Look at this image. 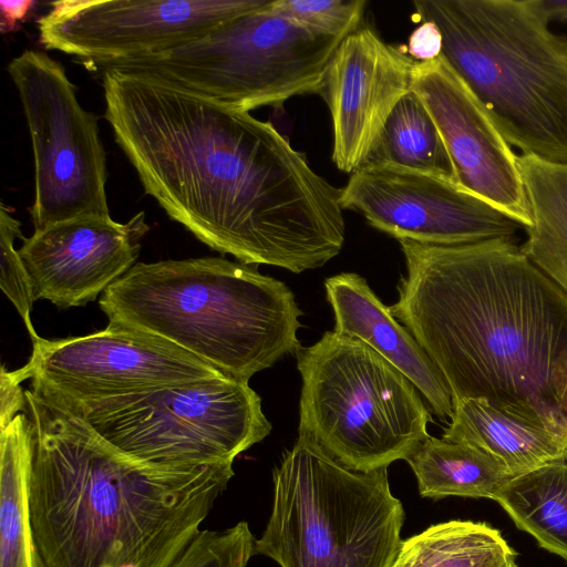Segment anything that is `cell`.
<instances>
[{
	"mask_svg": "<svg viewBox=\"0 0 567 567\" xmlns=\"http://www.w3.org/2000/svg\"><path fill=\"white\" fill-rule=\"evenodd\" d=\"M105 118L147 195L212 249L299 274L342 249V188L268 122L145 73L100 71Z\"/></svg>",
	"mask_w": 567,
	"mask_h": 567,
	"instance_id": "1",
	"label": "cell"
},
{
	"mask_svg": "<svg viewBox=\"0 0 567 567\" xmlns=\"http://www.w3.org/2000/svg\"><path fill=\"white\" fill-rule=\"evenodd\" d=\"M391 312L449 384L567 440V295L513 239L399 240Z\"/></svg>",
	"mask_w": 567,
	"mask_h": 567,
	"instance_id": "2",
	"label": "cell"
},
{
	"mask_svg": "<svg viewBox=\"0 0 567 567\" xmlns=\"http://www.w3.org/2000/svg\"><path fill=\"white\" fill-rule=\"evenodd\" d=\"M25 398L35 427L30 515L42 567H172L226 489L233 463L142 461L31 390Z\"/></svg>",
	"mask_w": 567,
	"mask_h": 567,
	"instance_id": "3",
	"label": "cell"
},
{
	"mask_svg": "<svg viewBox=\"0 0 567 567\" xmlns=\"http://www.w3.org/2000/svg\"><path fill=\"white\" fill-rule=\"evenodd\" d=\"M109 321L158 336L249 382L300 349L293 292L257 265L221 257L136 262L99 300Z\"/></svg>",
	"mask_w": 567,
	"mask_h": 567,
	"instance_id": "4",
	"label": "cell"
},
{
	"mask_svg": "<svg viewBox=\"0 0 567 567\" xmlns=\"http://www.w3.org/2000/svg\"><path fill=\"white\" fill-rule=\"evenodd\" d=\"M442 56L523 155L567 164V37L536 0H417Z\"/></svg>",
	"mask_w": 567,
	"mask_h": 567,
	"instance_id": "5",
	"label": "cell"
},
{
	"mask_svg": "<svg viewBox=\"0 0 567 567\" xmlns=\"http://www.w3.org/2000/svg\"><path fill=\"white\" fill-rule=\"evenodd\" d=\"M274 505L255 554L281 567H391L402 503L386 468L351 470L303 434L274 471Z\"/></svg>",
	"mask_w": 567,
	"mask_h": 567,
	"instance_id": "6",
	"label": "cell"
},
{
	"mask_svg": "<svg viewBox=\"0 0 567 567\" xmlns=\"http://www.w3.org/2000/svg\"><path fill=\"white\" fill-rule=\"evenodd\" d=\"M296 354L298 433L342 465L386 468L430 436L431 414L417 388L365 343L327 331Z\"/></svg>",
	"mask_w": 567,
	"mask_h": 567,
	"instance_id": "7",
	"label": "cell"
},
{
	"mask_svg": "<svg viewBox=\"0 0 567 567\" xmlns=\"http://www.w3.org/2000/svg\"><path fill=\"white\" fill-rule=\"evenodd\" d=\"M344 38L318 32L271 9L224 23L181 47L100 65L161 78L249 112L320 93L326 69Z\"/></svg>",
	"mask_w": 567,
	"mask_h": 567,
	"instance_id": "8",
	"label": "cell"
},
{
	"mask_svg": "<svg viewBox=\"0 0 567 567\" xmlns=\"http://www.w3.org/2000/svg\"><path fill=\"white\" fill-rule=\"evenodd\" d=\"M61 409L124 453L158 464L233 463L271 431L248 382L225 375Z\"/></svg>",
	"mask_w": 567,
	"mask_h": 567,
	"instance_id": "9",
	"label": "cell"
},
{
	"mask_svg": "<svg viewBox=\"0 0 567 567\" xmlns=\"http://www.w3.org/2000/svg\"><path fill=\"white\" fill-rule=\"evenodd\" d=\"M34 159V230L83 216H110L106 156L96 116L84 110L63 65L25 50L8 65Z\"/></svg>",
	"mask_w": 567,
	"mask_h": 567,
	"instance_id": "10",
	"label": "cell"
},
{
	"mask_svg": "<svg viewBox=\"0 0 567 567\" xmlns=\"http://www.w3.org/2000/svg\"><path fill=\"white\" fill-rule=\"evenodd\" d=\"M31 392L60 408L227 377L158 336L109 321L89 336L32 341Z\"/></svg>",
	"mask_w": 567,
	"mask_h": 567,
	"instance_id": "11",
	"label": "cell"
},
{
	"mask_svg": "<svg viewBox=\"0 0 567 567\" xmlns=\"http://www.w3.org/2000/svg\"><path fill=\"white\" fill-rule=\"evenodd\" d=\"M274 0H61L40 18L48 50L73 55L91 71L100 65L171 50Z\"/></svg>",
	"mask_w": 567,
	"mask_h": 567,
	"instance_id": "12",
	"label": "cell"
},
{
	"mask_svg": "<svg viewBox=\"0 0 567 567\" xmlns=\"http://www.w3.org/2000/svg\"><path fill=\"white\" fill-rule=\"evenodd\" d=\"M341 206L398 240L463 245L515 240L524 226L456 181L392 164H365L342 188Z\"/></svg>",
	"mask_w": 567,
	"mask_h": 567,
	"instance_id": "13",
	"label": "cell"
},
{
	"mask_svg": "<svg viewBox=\"0 0 567 567\" xmlns=\"http://www.w3.org/2000/svg\"><path fill=\"white\" fill-rule=\"evenodd\" d=\"M412 91L440 132L457 183L527 229L532 216L517 156L442 54L417 61Z\"/></svg>",
	"mask_w": 567,
	"mask_h": 567,
	"instance_id": "14",
	"label": "cell"
},
{
	"mask_svg": "<svg viewBox=\"0 0 567 567\" xmlns=\"http://www.w3.org/2000/svg\"><path fill=\"white\" fill-rule=\"evenodd\" d=\"M148 231L144 212L126 223L90 215L34 230L18 251L37 300L66 309L95 300L124 276Z\"/></svg>",
	"mask_w": 567,
	"mask_h": 567,
	"instance_id": "15",
	"label": "cell"
},
{
	"mask_svg": "<svg viewBox=\"0 0 567 567\" xmlns=\"http://www.w3.org/2000/svg\"><path fill=\"white\" fill-rule=\"evenodd\" d=\"M370 28L346 37L333 53L319 94L333 126L332 161L344 173L360 168L396 103L412 91L416 60Z\"/></svg>",
	"mask_w": 567,
	"mask_h": 567,
	"instance_id": "16",
	"label": "cell"
},
{
	"mask_svg": "<svg viewBox=\"0 0 567 567\" xmlns=\"http://www.w3.org/2000/svg\"><path fill=\"white\" fill-rule=\"evenodd\" d=\"M327 300L334 315L333 331L369 346L399 369L442 420L453 413V396L442 373L411 332L398 322L390 307L367 280L342 272L324 281Z\"/></svg>",
	"mask_w": 567,
	"mask_h": 567,
	"instance_id": "17",
	"label": "cell"
},
{
	"mask_svg": "<svg viewBox=\"0 0 567 567\" xmlns=\"http://www.w3.org/2000/svg\"><path fill=\"white\" fill-rule=\"evenodd\" d=\"M442 439L466 443L483 451L509 477L567 458L566 439L478 399L453 400V413Z\"/></svg>",
	"mask_w": 567,
	"mask_h": 567,
	"instance_id": "18",
	"label": "cell"
},
{
	"mask_svg": "<svg viewBox=\"0 0 567 567\" xmlns=\"http://www.w3.org/2000/svg\"><path fill=\"white\" fill-rule=\"evenodd\" d=\"M0 430V567H42L29 501L34 423L19 413Z\"/></svg>",
	"mask_w": 567,
	"mask_h": 567,
	"instance_id": "19",
	"label": "cell"
},
{
	"mask_svg": "<svg viewBox=\"0 0 567 567\" xmlns=\"http://www.w3.org/2000/svg\"><path fill=\"white\" fill-rule=\"evenodd\" d=\"M532 225L524 254L567 295V164L517 156Z\"/></svg>",
	"mask_w": 567,
	"mask_h": 567,
	"instance_id": "20",
	"label": "cell"
},
{
	"mask_svg": "<svg viewBox=\"0 0 567 567\" xmlns=\"http://www.w3.org/2000/svg\"><path fill=\"white\" fill-rule=\"evenodd\" d=\"M494 501L519 529L567 561V458L511 477Z\"/></svg>",
	"mask_w": 567,
	"mask_h": 567,
	"instance_id": "21",
	"label": "cell"
},
{
	"mask_svg": "<svg viewBox=\"0 0 567 567\" xmlns=\"http://www.w3.org/2000/svg\"><path fill=\"white\" fill-rule=\"evenodd\" d=\"M419 492L433 499L446 496L494 499L511 478L489 455L466 443L429 436L405 458Z\"/></svg>",
	"mask_w": 567,
	"mask_h": 567,
	"instance_id": "22",
	"label": "cell"
},
{
	"mask_svg": "<svg viewBox=\"0 0 567 567\" xmlns=\"http://www.w3.org/2000/svg\"><path fill=\"white\" fill-rule=\"evenodd\" d=\"M515 556L496 528L455 519L402 540L391 567H502Z\"/></svg>",
	"mask_w": 567,
	"mask_h": 567,
	"instance_id": "23",
	"label": "cell"
},
{
	"mask_svg": "<svg viewBox=\"0 0 567 567\" xmlns=\"http://www.w3.org/2000/svg\"><path fill=\"white\" fill-rule=\"evenodd\" d=\"M365 164H392L456 181L440 132L424 103L413 91L392 110Z\"/></svg>",
	"mask_w": 567,
	"mask_h": 567,
	"instance_id": "24",
	"label": "cell"
},
{
	"mask_svg": "<svg viewBox=\"0 0 567 567\" xmlns=\"http://www.w3.org/2000/svg\"><path fill=\"white\" fill-rule=\"evenodd\" d=\"M246 522L224 530H200L172 567H246L255 554Z\"/></svg>",
	"mask_w": 567,
	"mask_h": 567,
	"instance_id": "25",
	"label": "cell"
},
{
	"mask_svg": "<svg viewBox=\"0 0 567 567\" xmlns=\"http://www.w3.org/2000/svg\"><path fill=\"white\" fill-rule=\"evenodd\" d=\"M17 238L24 239L21 224L10 214V208L1 203L0 207V246L1 277L0 286L22 318L31 340L39 338L30 315L37 300L27 268L14 248Z\"/></svg>",
	"mask_w": 567,
	"mask_h": 567,
	"instance_id": "26",
	"label": "cell"
},
{
	"mask_svg": "<svg viewBox=\"0 0 567 567\" xmlns=\"http://www.w3.org/2000/svg\"><path fill=\"white\" fill-rule=\"evenodd\" d=\"M364 0H274L271 9L326 34L346 38L359 29Z\"/></svg>",
	"mask_w": 567,
	"mask_h": 567,
	"instance_id": "27",
	"label": "cell"
},
{
	"mask_svg": "<svg viewBox=\"0 0 567 567\" xmlns=\"http://www.w3.org/2000/svg\"><path fill=\"white\" fill-rule=\"evenodd\" d=\"M28 379L24 367L9 371L4 365L0 374V429L7 426L16 415L27 412L25 391L21 383Z\"/></svg>",
	"mask_w": 567,
	"mask_h": 567,
	"instance_id": "28",
	"label": "cell"
},
{
	"mask_svg": "<svg viewBox=\"0 0 567 567\" xmlns=\"http://www.w3.org/2000/svg\"><path fill=\"white\" fill-rule=\"evenodd\" d=\"M443 37L432 21H423L409 37L406 51L416 61H431L442 54Z\"/></svg>",
	"mask_w": 567,
	"mask_h": 567,
	"instance_id": "29",
	"label": "cell"
},
{
	"mask_svg": "<svg viewBox=\"0 0 567 567\" xmlns=\"http://www.w3.org/2000/svg\"><path fill=\"white\" fill-rule=\"evenodd\" d=\"M37 6L35 1L31 0H22V1H0V10H1V21L0 28L1 32H10L16 30L21 22H23L29 13Z\"/></svg>",
	"mask_w": 567,
	"mask_h": 567,
	"instance_id": "30",
	"label": "cell"
},
{
	"mask_svg": "<svg viewBox=\"0 0 567 567\" xmlns=\"http://www.w3.org/2000/svg\"><path fill=\"white\" fill-rule=\"evenodd\" d=\"M537 7L550 21H567V0H536Z\"/></svg>",
	"mask_w": 567,
	"mask_h": 567,
	"instance_id": "31",
	"label": "cell"
},
{
	"mask_svg": "<svg viewBox=\"0 0 567 567\" xmlns=\"http://www.w3.org/2000/svg\"><path fill=\"white\" fill-rule=\"evenodd\" d=\"M502 567H518L516 565V561H515V558L508 560L507 563H505Z\"/></svg>",
	"mask_w": 567,
	"mask_h": 567,
	"instance_id": "32",
	"label": "cell"
}]
</instances>
